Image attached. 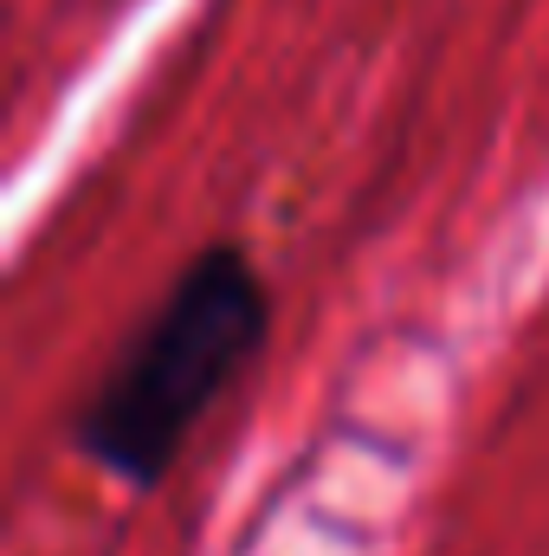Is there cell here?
Returning a JSON list of instances; mask_svg holds the SVG:
<instances>
[{"mask_svg":"<svg viewBox=\"0 0 549 556\" xmlns=\"http://www.w3.org/2000/svg\"><path fill=\"white\" fill-rule=\"evenodd\" d=\"M272 324L266 285L240 247L201 253L117 350L78 415V446L124 485H162L201 415L246 376Z\"/></svg>","mask_w":549,"mask_h":556,"instance_id":"obj_1","label":"cell"}]
</instances>
